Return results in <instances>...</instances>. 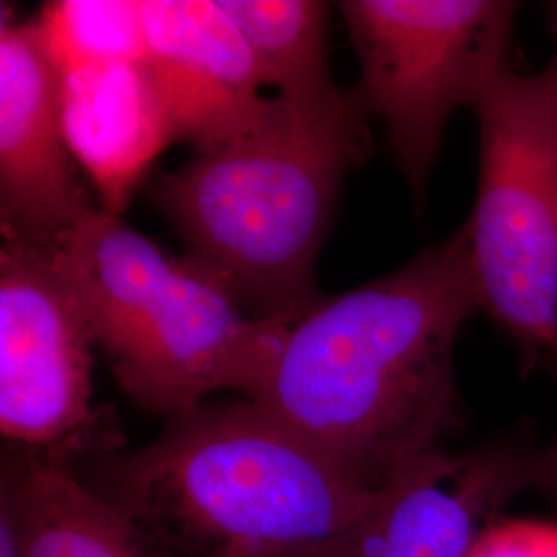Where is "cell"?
Segmentation results:
<instances>
[{"label":"cell","instance_id":"1","mask_svg":"<svg viewBox=\"0 0 557 557\" xmlns=\"http://www.w3.org/2000/svg\"><path fill=\"white\" fill-rule=\"evenodd\" d=\"M481 312L467 227L289 324L250 397L379 490L460 421L455 351Z\"/></svg>","mask_w":557,"mask_h":557},{"label":"cell","instance_id":"2","mask_svg":"<svg viewBox=\"0 0 557 557\" xmlns=\"http://www.w3.org/2000/svg\"><path fill=\"white\" fill-rule=\"evenodd\" d=\"M359 89L320 103L271 98L259 124L163 174L151 199L186 255L259 320L298 322L322 296L314 264L347 172L372 151Z\"/></svg>","mask_w":557,"mask_h":557},{"label":"cell","instance_id":"3","mask_svg":"<svg viewBox=\"0 0 557 557\" xmlns=\"http://www.w3.org/2000/svg\"><path fill=\"white\" fill-rule=\"evenodd\" d=\"M376 492L244 398L170 419L110 502L168 556L343 557Z\"/></svg>","mask_w":557,"mask_h":557},{"label":"cell","instance_id":"4","mask_svg":"<svg viewBox=\"0 0 557 557\" xmlns=\"http://www.w3.org/2000/svg\"><path fill=\"white\" fill-rule=\"evenodd\" d=\"M52 250L120 388L170 419L215 391L252 397L289 329L248 317L193 262L98 207Z\"/></svg>","mask_w":557,"mask_h":557},{"label":"cell","instance_id":"5","mask_svg":"<svg viewBox=\"0 0 557 557\" xmlns=\"http://www.w3.org/2000/svg\"><path fill=\"white\" fill-rule=\"evenodd\" d=\"M479 184L465 223L481 312L531 363H557V59L502 71L473 106Z\"/></svg>","mask_w":557,"mask_h":557},{"label":"cell","instance_id":"6","mask_svg":"<svg viewBox=\"0 0 557 557\" xmlns=\"http://www.w3.org/2000/svg\"><path fill=\"white\" fill-rule=\"evenodd\" d=\"M338 11L358 54L359 91L419 202L450 116L460 106L473 108L508 69L520 4L345 0Z\"/></svg>","mask_w":557,"mask_h":557},{"label":"cell","instance_id":"7","mask_svg":"<svg viewBox=\"0 0 557 557\" xmlns=\"http://www.w3.org/2000/svg\"><path fill=\"white\" fill-rule=\"evenodd\" d=\"M91 345L77 292L52 246L2 242L0 430L36 448L75 446L94 428Z\"/></svg>","mask_w":557,"mask_h":557},{"label":"cell","instance_id":"8","mask_svg":"<svg viewBox=\"0 0 557 557\" xmlns=\"http://www.w3.org/2000/svg\"><path fill=\"white\" fill-rule=\"evenodd\" d=\"M60 110V75L36 21L0 23L2 242L54 246L91 202L75 174Z\"/></svg>","mask_w":557,"mask_h":557},{"label":"cell","instance_id":"9","mask_svg":"<svg viewBox=\"0 0 557 557\" xmlns=\"http://www.w3.org/2000/svg\"><path fill=\"white\" fill-rule=\"evenodd\" d=\"M533 455L512 444L416 458L376 492L343 557H473L518 492Z\"/></svg>","mask_w":557,"mask_h":557},{"label":"cell","instance_id":"10","mask_svg":"<svg viewBox=\"0 0 557 557\" xmlns=\"http://www.w3.org/2000/svg\"><path fill=\"white\" fill-rule=\"evenodd\" d=\"M147 60L176 143L209 151L264 119L255 59L220 0H143Z\"/></svg>","mask_w":557,"mask_h":557},{"label":"cell","instance_id":"11","mask_svg":"<svg viewBox=\"0 0 557 557\" xmlns=\"http://www.w3.org/2000/svg\"><path fill=\"white\" fill-rule=\"evenodd\" d=\"M60 75V110L75 163L100 209L122 215L161 151L176 143L145 62L85 66Z\"/></svg>","mask_w":557,"mask_h":557},{"label":"cell","instance_id":"12","mask_svg":"<svg viewBox=\"0 0 557 557\" xmlns=\"http://www.w3.org/2000/svg\"><path fill=\"white\" fill-rule=\"evenodd\" d=\"M2 490L15 504L25 557H172L59 462L34 460Z\"/></svg>","mask_w":557,"mask_h":557},{"label":"cell","instance_id":"13","mask_svg":"<svg viewBox=\"0 0 557 557\" xmlns=\"http://www.w3.org/2000/svg\"><path fill=\"white\" fill-rule=\"evenodd\" d=\"M275 98L320 103L337 94L329 71L326 15L319 0H220Z\"/></svg>","mask_w":557,"mask_h":557},{"label":"cell","instance_id":"14","mask_svg":"<svg viewBox=\"0 0 557 557\" xmlns=\"http://www.w3.org/2000/svg\"><path fill=\"white\" fill-rule=\"evenodd\" d=\"M36 27L59 73L147 60L143 0H54Z\"/></svg>","mask_w":557,"mask_h":557},{"label":"cell","instance_id":"15","mask_svg":"<svg viewBox=\"0 0 557 557\" xmlns=\"http://www.w3.org/2000/svg\"><path fill=\"white\" fill-rule=\"evenodd\" d=\"M473 557H557V527L499 518L485 531Z\"/></svg>","mask_w":557,"mask_h":557},{"label":"cell","instance_id":"16","mask_svg":"<svg viewBox=\"0 0 557 557\" xmlns=\"http://www.w3.org/2000/svg\"><path fill=\"white\" fill-rule=\"evenodd\" d=\"M0 557H25L20 517L13 499L4 490H2V508H0Z\"/></svg>","mask_w":557,"mask_h":557},{"label":"cell","instance_id":"17","mask_svg":"<svg viewBox=\"0 0 557 557\" xmlns=\"http://www.w3.org/2000/svg\"><path fill=\"white\" fill-rule=\"evenodd\" d=\"M533 487L557 506V434L547 448L533 455Z\"/></svg>","mask_w":557,"mask_h":557},{"label":"cell","instance_id":"18","mask_svg":"<svg viewBox=\"0 0 557 557\" xmlns=\"http://www.w3.org/2000/svg\"><path fill=\"white\" fill-rule=\"evenodd\" d=\"M547 7H549V9H547V15H549V29H552V34H554V38H556L557 44V2H549ZM554 59H557V46Z\"/></svg>","mask_w":557,"mask_h":557}]
</instances>
